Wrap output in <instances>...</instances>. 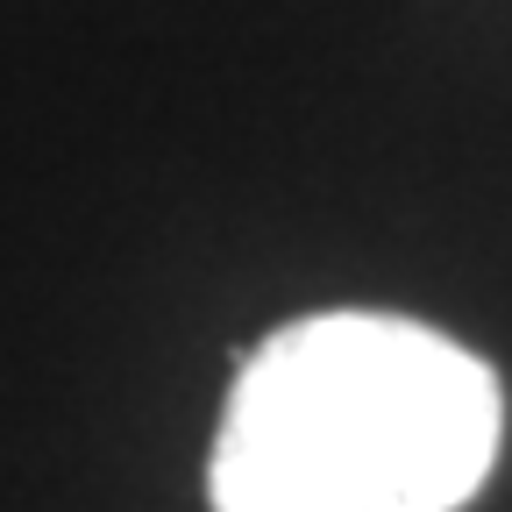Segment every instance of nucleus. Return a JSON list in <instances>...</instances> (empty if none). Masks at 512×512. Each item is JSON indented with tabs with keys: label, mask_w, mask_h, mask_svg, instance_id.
<instances>
[{
	"label": "nucleus",
	"mask_w": 512,
	"mask_h": 512,
	"mask_svg": "<svg viewBox=\"0 0 512 512\" xmlns=\"http://www.w3.org/2000/svg\"><path fill=\"white\" fill-rule=\"evenodd\" d=\"M505 434L484 356L399 313H306L264 335L221 406L214 512H463Z\"/></svg>",
	"instance_id": "obj_1"
}]
</instances>
